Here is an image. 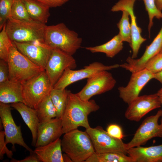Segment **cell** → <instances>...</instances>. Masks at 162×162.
I'll use <instances>...</instances> for the list:
<instances>
[{
	"label": "cell",
	"mask_w": 162,
	"mask_h": 162,
	"mask_svg": "<svg viewBox=\"0 0 162 162\" xmlns=\"http://www.w3.org/2000/svg\"><path fill=\"white\" fill-rule=\"evenodd\" d=\"M99 108L94 100H82L70 91L65 109L61 118L63 134L79 127L86 129L90 128L88 116Z\"/></svg>",
	"instance_id": "6da1fadb"
},
{
	"label": "cell",
	"mask_w": 162,
	"mask_h": 162,
	"mask_svg": "<svg viewBox=\"0 0 162 162\" xmlns=\"http://www.w3.org/2000/svg\"><path fill=\"white\" fill-rule=\"evenodd\" d=\"M82 39L63 23L46 25L44 42L52 49H58L73 55L80 47Z\"/></svg>",
	"instance_id": "7a4b0ae2"
},
{
	"label": "cell",
	"mask_w": 162,
	"mask_h": 162,
	"mask_svg": "<svg viewBox=\"0 0 162 162\" xmlns=\"http://www.w3.org/2000/svg\"><path fill=\"white\" fill-rule=\"evenodd\" d=\"M62 151L74 162H84L95 151L87 132L76 129L64 134L61 140Z\"/></svg>",
	"instance_id": "3957f363"
},
{
	"label": "cell",
	"mask_w": 162,
	"mask_h": 162,
	"mask_svg": "<svg viewBox=\"0 0 162 162\" xmlns=\"http://www.w3.org/2000/svg\"><path fill=\"white\" fill-rule=\"evenodd\" d=\"M8 63L9 80L22 83L45 70L21 53L14 42L9 50Z\"/></svg>",
	"instance_id": "277c9868"
},
{
	"label": "cell",
	"mask_w": 162,
	"mask_h": 162,
	"mask_svg": "<svg viewBox=\"0 0 162 162\" xmlns=\"http://www.w3.org/2000/svg\"><path fill=\"white\" fill-rule=\"evenodd\" d=\"M45 24L34 22L18 20L10 17L5 24V30L12 42H44Z\"/></svg>",
	"instance_id": "5b68a950"
},
{
	"label": "cell",
	"mask_w": 162,
	"mask_h": 162,
	"mask_svg": "<svg viewBox=\"0 0 162 162\" xmlns=\"http://www.w3.org/2000/svg\"><path fill=\"white\" fill-rule=\"evenodd\" d=\"M22 84L24 103L35 109L53 88L45 70Z\"/></svg>",
	"instance_id": "8992f818"
},
{
	"label": "cell",
	"mask_w": 162,
	"mask_h": 162,
	"mask_svg": "<svg viewBox=\"0 0 162 162\" xmlns=\"http://www.w3.org/2000/svg\"><path fill=\"white\" fill-rule=\"evenodd\" d=\"M119 67V64H117L107 66L95 62L80 70L67 68L53 86V88L65 89L70 85L80 80L88 79L100 71L109 70Z\"/></svg>",
	"instance_id": "52a82bcc"
},
{
	"label": "cell",
	"mask_w": 162,
	"mask_h": 162,
	"mask_svg": "<svg viewBox=\"0 0 162 162\" xmlns=\"http://www.w3.org/2000/svg\"><path fill=\"white\" fill-rule=\"evenodd\" d=\"M86 131L91 139L96 152H118L127 154L126 143L110 135L102 127H90L86 129Z\"/></svg>",
	"instance_id": "ba28073f"
},
{
	"label": "cell",
	"mask_w": 162,
	"mask_h": 162,
	"mask_svg": "<svg viewBox=\"0 0 162 162\" xmlns=\"http://www.w3.org/2000/svg\"><path fill=\"white\" fill-rule=\"evenodd\" d=\"M107 71H100L88 78L86 85L76 95L82 100H88L94 95L112 90L116 82L112 74Z\"/></svg>",
	"instance_id": "9c48e42d"
},
{
	"label": "cell",
	"mask_w": 162,
	"mask_h": 162,
	"mask_svg": "<svg viewBox=\"0 0 162 162\" xmlns=\"http://www.w3.org/2000/svg\"><path fill=\"white\" fill-rule=\"evenodd\" d=\"M161 115L160 110L155 115L148 117L143 121L131 140L126 143L127 149L144 145L152 138L162 137V123L159 124L158 122Z\"/></svg>",
	"instance_id": "30bf717a"
},
{
	"label": "cell",
	"mask_w": 162,
	"mask_h": 162,
	"mask_svg": "<svg viewBox=\"0 0 162 162\" xmlns=\"http://www.w3.org/2000/svg\"><path fill=\"white\" fill-rule=\"evenodd\" d=\"M76 66L72 55L58 49H53L45 71L53 86L65 70L74 69Z\"/></svg>",
	"instance_id": "8fae6325"
},
{
	"label": "cell",
	"mask_w": 162,
	"mask_h": 162,
	"mask_svg": "<svg viewBox=\"0 0 162 162\" xmlns=\"http://www.w3.org/2000/svg\"><path fill=\"white\" fill-rule=\"evenodd\" d=\"M11 105L0 102V117L5 134V142L6 144L10 143L14 147L15 144L25 148L31 153H34L25 142L22 135L21 126H17L13 118Z\"/></svg>",
	"instance_id": "7c38bea8"
},
{
	"label": "cell",
	"mask_w": 162,
	"mask_h": 162,
	"mask_svg": "<svg viewBox=\"0 0 162 162\" xmlns=\"http://www.w3.org/2000/svg\"><path fill=\"white\" fill-rule=\"evenodd\" d=\"M13 42L21 53L33 62L45 69L53 49L44 42L39 41Z\"/></svg>",
	"instance_id": "4fadbf2b"
},
{
	"label": "cell",
	"mask_w": 162,
	"mask_h": 162,
	"mask_svg": "<svg viewBox=\"0 0 162 162\" xmlns=\"http://www.w3.org/2000/svg\"><path fill=\"white\" fill-rule=\"evenodd\" d=\"M124 116L128 120L139 122L151 111L161 107L156 93L139 96L129 104Z\"/></svg>",
	"instance_id": "5bb4252c"
},
{
	"label": "cell",
	"mask_w": 162,
	"mask_h": 162,
	"mask_svg": "<svg viewBox=\"0 0 162 162\" xmlns=\"http://www.w3.org/2000/svg\"><path fill=\"white\" fill-rule=\"evenodd\" d=\"M153 79L154 74L146 68L132 73L127 85L118 88L119 97L128 104L139 96L143 87Z\"/></svg>",
	"instance_id": "9a60e30c"
},
{
	"label": "cell",
	"mask_w": 162,
	"mask_h": 162,
	"mask_svg": "<svg viewBox=\"0 0 162 162\" xmlns=\"http://www.w3.org/2000/svg\"><path fill=\"white\" fill-rule=\"evenodd\" d=\"M136 0H119L112 8V12L122 11L125 10L129 14L131 19V41L130 45L132 50L131 58H135L137 57L141 44L146 39L141 35L142 29L137 25L136 17L135 15L134 8Z\"/></svg>",
	"instance_id": "2e32d148"
},
{
	"label": "cell",
	"mask_w": 162,
	"mask_h": 162,
	"mask_svg": "<svg viewBox=\"0 0 162 162\" xmlns=\"http://www.w3.org/2000/svg\"><path fill=\"white\" fill-rule=\"evenodd\" d=\"M162 49V26L158 33L151 43L147 46L142 56L137 59L129 57L126 59L127 62L119 64L120 67L134 73L145 68L148 61L159 53Z\"/></svg>",
	"instance_id": "e0dca14e"
},
{
	"label": "cell",
	"mask_w": 162,
	"mask_h": 162,
	"mask_svg": "<svg viewBox=\"0 0 162 162\" xmlns=\"http://www.w3.org/2000/svg\"><path fill=\"white\" fill-rule=\"evenodd\" d=\"M61 119L56 117L40 123L38 128L35 147L47 145L60 138L63 134Z\"/></svg>",
	"instance_id": "ac0fdd59"
},
{
	"label": "cell",
	"mask_w": 162,
	"mask_h": 162,
	"mask_svg": "<svg viewBox=\"0 0 162 162\" xmlns=\"http://www.w3.org/2000/svg\"><path fill=\"white\" fill-rule=\"evenodd\" d=\"M127 154L134 162H162V144L143 147L141 146L129 148Z\"/></svg>",
	"instance_id": "d6986e66"
},
{
	"label": "cell",
	"mask_w": 162,
	"mask_h": 162,
	"mask_svg": "<svg viewBox=\"0 0 162 162\" xmlns=\"http://www.w3.org/2000/svg\"><path fill=\"white\" fill-rule=\"evenodd\" d=\"M10 105L19 113L30 130L32 136V145L35 147L37 140L38 128L40 123L36 110L22 102L12 103Z\"/></svg>",
	"instance_id": "ffe728a7"
},
{
	"label": "cell",
	"mask_w": 162,
	"mask_h": 162,
	"mask_svg": "<svg viewBox=\"0 0 162 162\" xmlns=\"http://www.w3.org/2000/svg\"><path fill=\"white\" fill-rule=\"evenodd\" d=\"M34 151L40 162H64L60 138L47 145L36 147Z\"/></svg>",
	"instance_id": "44dd1931"
},
{
	"label": "cell",
	"mask_w": 162,
	"mask_h": 162,
	"mask_svg": "<svg viewBox=\"0 0 162 162\" xmlns=\"http://www.w3.org/2000/svg\"><path fill=\"white\" fill-rule=\"evenodd\" d=\"M23 84L9 80L0 83V102L5 104L22 102Z\"/></svg>",
	"instance_id": "7402d4cb"
},
{
	"label": "cell",
	"mask_w": 162,
	"mask_h": 162,
	"mask_svg": "<svg viewBox=\"0 0 162 162\" xmlns=\"http://www.w3.org/2000/svg\"><path fill=\"white\" fill-rule=\"evenodd\" d=\"M21 0L31 17L35 22L46 25L50 15V8L36 0Z\"/></svg>",
	"instance_id": "603a6c76"
},
{
	"label": "cell",
	"mask_w": 162,
	"mask_h": 162,
	"mask_svg": "<svg viewBox=\"0 0 162 162\" xmlns=\"http://www.w3.org/2000/svg\"><path fill=\"white\" fill-rule=\"evenodd\" d=\"M123 42L121 36L118 34L104 44L93 47H86L85 49L93 53H104L107 57L112 58L122 50Z\"/></svg>",
	"instance_id": "cb8c5ba5"
},
{
	"label": "cell",
	"mask_w": 162,
	"mask_h": 162,
	"mask_svg": "<svg viewBox=\"0 0 162 162\" xmlns=\"http://www.w3.org/2000/svg\"><path fill=\"white\" fill-rule=\"evenodd\" d=\"M86 162H134V161L129 155L120 152L98 153L95 152Z\"/></svg>",
	"instance_id": "d4e9b609"
},
{
	"label": "cell",
	"mask_w": 162,
	"mask_h": 162,
	"mask_svg": "<svg viewBox=\"0 0 162 162\" xmlns=\"http://www.w3.org/2000/svg\"><path fill=\"white\" fill-rule=\"evenodd\" d=\"M36 110L40 123L48 121L57 117L56 110L50 94L41 101Z\"/></svg>",
	"instance_id": "484cf974"
},
{
	"label": "cell",
	"mask_w": 162,
	"mask_h": 162,
	"mask_svg": "<svg viewBox=\"0 0 162 162\" xmlns=\"http://www.w3.org/2000/svg\"><path fill=\"white\" fill-rule=\"evenodd\" d=\"M70 91L53 88L50 93L51 98L56 111L57 117L61 118L65 109Z\"/></svg>",
	"instance_id": "4316f807"
},
{
	"label": "cell",
	"mask_w": 162,
	"mask_h": 162,
	"mask_svg": "<svg viewBox=\"0 0 162 162\" xmlns=\"http://www.w3.org/2000/svg\"><path fill=\"white\" fill-rule=\"evenodd\" d=\"M122 17L117 24L119 30V34L122 41L128 42L130 45L131 41V30L130 23L129 21V14L125 10H122Z\"/></svg>",
	"instance_id": "83f0119b"
},
{
	"label": "cell",
	"mask_w": 162,
	"mask_h": 162,
	"mask_svg": "<svg viewBox=\"0 0 162 162\" xmlns=\"http://www.w3.org/2000/svg\"><path fill=\"white\" fill-rule=\"evenodd\" d=\"M11 16L13 19L18 20L36 22L30 16L21 0H14Z\"/></svg>",
	"instance_id": "f1b7e54d"
},
{
	"label": "cell",
	"mask_w": 162,
	"mask_h": 162,
	"mask_svg": "<svg viewBox=\"0 0 162 162\" xmlns=\"http://www.w3.org/2000/svg\"><path fill=\"white\" fill-rule=\"evenodd\" d=\"M5 24L0 32V58L8 62L9 50L13 42L10 39L6 32Z\"/></svg>",
	"instance_id": "f546056e"
},
{
	"label": "cell",
	"mask_w": 162,
	"mask_h": 162,
	"mask_svg": "<svg viewBox=\"0 0 162 162\" xmlns=\"http://www.w3.org/2000/svg\"><path fill=\"white\" fill-rule=\"evenodd\" d=\"M141 0L143 2L146 10L148 13L149 19L148 31L150 33L151 28L153 25V19L154 18L158 19L162 18V13L158 9L154 0Z\"/></svg>",
	"instance_id": "4dcf8cb0"
},
{
	"label": "cell",
	"mask_w": 162,
	"mask_h": 162,
	"mask_svg": "<svg viewBox=\"0 0 162 162\" xmlns=\"http://www.w3.org/2000/svg\"><path fill=\"white\" fill-rule=\"evenodd\" d=\"M14 0H0V30L11 17V10Z\"/></svg>",
	"instance_id": "1f68e13d"
},
{
	"label": "cell",
	"mask_w": 162,
	"mask_h": 162,
	"mask_svg": "<svg viewBox=\"0 0 162 162\" xmlns=\"http://www.w3.org/2000/svg\"><path fill=\"white\" fill-rule=\"evenodd\" d=\"M145 68L154 74L162 71V53H159L149 60L146 63Z\"/></svg>",
	"instance_id": "d6a6232c"
},
{
	"label": "cell",
	"mask_w": 162,
	"mask_h": 162,
	"mask_svg": "<svg viewBox=\"0 0 162 162\" xmlns=\"http://www.w3.org/2000/svg\"><path fill=\"white\" fill-rule=\"evenodd\" d=\"M5 134L4 131L1 130L0 132V159L2 160L4 155L6 154L7 157L12 159L13 155L12 152L9 150L6 146L5 142Z\"/></svg>",
	"instance_id": "836d02e7"
},
{
	"label": "cell",
	"mask_w": 162,
	"mask_h": 162,
	"mask_svg": "<svg viewBox=\"0 0 162 162\" xmlns=\"http://www.w3.org/2000/svg\"><path fill=\"white\" fill-rule=\"evenodd\" d=\"M106 131L110 135L115 138L122 140L124 137L122 130L118 124H110L107 128Z\"/></svg>",
	"instance_id": "e575fe53"
},
{
	"label": "cell",
	"mask_w": 162,
	"mask_h": 162,
	"mask_svg": "<svg viewBox=\"0 0 162 162\" xmlns=\"http://www.w3.org/2000/svg\"><path fill=\"white\" fill-rule=\"evenodd\" d=\"M9 70L8 62L0 60V83L9 80Z\"/></svg>",
	"instance_id": "d590c367"
},
{
	"label": "cell",
	"mask_w": 162,
	"mask_h": 162,
	"mask_svg": "<svg viewBox=\"0 0 162 162\" xmlns=\"http://www.w3.org/2000/svg\"><path fill=\"white\" fill-rule=\"evenodd\" d=\"M48 6L50 8H55L62 6L69 0H36Z\"/></svg>",
	"instance_id": "8d00e7d4"
},
{
	"label": "cell",
	"mask_w": 162,
	"mask_h": 162,
	"mask_svg": "<svg viewBox=\"0 0 162 162\" xmlns=\"http://www.w3.org/2000/svg\"><path fill=\"white\" fill-rule=\"evenodd\" d=\"M11 162H39L40 161L39 160L35 153H32L30 155L26 157L24 159L21 160H17L12 158L10 160Z\"/></svg>",
	"instance_id": "74e56055"
},
{
	"label": "cell",
	"mask_w": 162,
	"mask_h": 162,
	"mask_svg": "<svg viewBox=\"0 0 162 162\" xmlns=\"http://www.w3.org/2000/svg\"><path fill=\"white\" fill-rule=\"evenodd\" d=\"M160 102L161 104V106L162 107L161 110V116L160 122L162 123V88L160 89L156 93Z\"/></svg>",
	"instance_id": "f35d334b"
},
{
	"label": "cell",
	"mask_w": 162,
	"mask_h": 162,
	"mask_svg": "<svg viewBox=\"0 0 162 162\" xmlns=\"http://www.w3.org/2000/svg\"><path fill=\"white\" fill-rule=\"evenodd\" d=\"M154 79L159 81L162 85V70L154 74Z\"/></svg>",
	"instance_id": "ab89813d"
},
{
	"label": "cell",
	"mask_w": 162,
	"mask_h": 162,
	"mask_svg": "<svg viewBox=\"0 0 162 162\" xmlns=\"http://www.w3.org/2000/svg\"><path fill=\"white\" fill-rule=\"evenodd\" d=\"M158 9L160 11H162V0H154Z\"/></svg>",
	"instance_id": "60d3db41"
},
{
	"label": "cell",
	"mask_w": 162,
	"mask_h": 162,
	"mask_svg": "<svg viewBox=\"0 0 162 162\" xmlns=\"http://www.w3.org/2000/svg\"><path fill=\"white\" fill-rule=\"evenodd\" d=\"M160 52H162V49H161V50Z\"/></svg>",
	"instance_id": "b9f144b4"
}]
</instances>
